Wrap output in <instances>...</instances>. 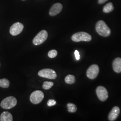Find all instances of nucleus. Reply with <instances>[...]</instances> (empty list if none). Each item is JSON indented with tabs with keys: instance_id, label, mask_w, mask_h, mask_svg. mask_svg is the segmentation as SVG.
<instances>
[{
	"instance_id": "nucleus-5",
	"label": "nucleus",
	"mask_w": 121,
	"mask_h": 121,
	"mask_svg": "<svg viewBox=\"0 0 121 121\" xmlns=\"http://www.w3.org/2000/svg\"><path fill=\"white\" fill-rule=\"evenodd\" d=\"M44 98L43 92L41 91L37 90L33 91L30 94V99L32 103L33 104H38L40 103Z\"/></svg>"
},
{
	"instance_id": "nucleus-7",
	"label": "nucleus",
	"mask_w": 121,
	"mask_h": 121,
	"mask_svg": "<svg viewBox=\"0 0 121 121\" xmlns=\"http://www.w3.org/2000/svg\"><path fill=\"white\" fill-rule=\"evenodd\" d=\"M99 73V67L96 64L91 65L86 71V76L89 79H94L97 77Z\"/></svg>"
},
{
	"instance_id": "nucleus-24",
	"label": "nucleus",
	"mask_w": 121,
	"mask_h": 121,
	"mask_svg": "<svg viewBox=\"0 0 121 121\" xmlns=\"http://www.w3.org/2000/svg\"></svg>"
},
{
	"instance_id": "nucleus-18",
	"label": "nucleus",
	"mask_w": 121,
	"mask_h": 121,
	"mask_svg": "<svg viewBox=\"0 0 121 121\" xmlns=\"http://www.w3.org/2000/svg\"><path fill=\"white\" fill-rule=\"evenodd\" d=\"M54 83L52 82L45 81L43 82L42 87L44 90H48L53 86Z\"/></svg>"
},
{
	"instance_id": "nucleus-9",
	"label": "nucleus",
	"mask_w": 121,
	"mask_h": 121,
	"mask_svg": "<svg viewBox=\"0 0 121 121\" xmlns=\"http://www.w3.org/2000/svg\"><path fill=\"white\" fill-rule=\"evenodd\" d=\"M23 25L19 22H16L13 24L10 28L9 32L13 36H16L21 33L23 29Z\"/></svg>"
},
{
	"instance_id": "nucleus-13",
	"label": "nucleus",
	"mask_w": 121,
	"mask_h": 121,
	"mask_svg": "<svg viewBox=\"0 0 121 121\" xmlns=\"http://www.w3.org/2000/svg\"><path fill=\"white\" fill-rule=\"evenodd\" d=\"M13 120L12 115L9 112H3L0 116V121H12Z\"/></svg>"
},
{
	"instance_id": "nucleus-14",
	"label": "nucleus",
	"mask_w": 121,
	"mask_h": 121,
	"mask_svg": "<svg viewBox=\"0 0 121 121\" xmlns=\"http://www.w3.org/2000/svg\"><path fill=\"white\" fill-rule=\"evenodd\" d=\"M114 9V7L112 3L110 2L105 5L103 8V12L105 13H108L112 12Z\"/></svg>"
},
{
	"instance_id": "nucleus-1",
	"label": "nucleus",
	"mask_w": 121,
	"mask_h": 121,
	"mask_svg": "<svg viewBox=\"0 0 121 121\" xmlns=\"http://www.w3.org/2000/svg\"><path fill=\"white\" fill-rule=\"evenodd\" d=\"M95 30L100 35L103 37H108L111 34L110 29L102 20L99 21L96 23Z\"/></svg>"
},
{
	"instance_id": "nucleus-3",
	"label": "nucleus",
	"mask_w": 121,
	"mask_h": 121,
	"mask_svg": "<svg viewBox=\"0 0 121 121\" xmlns=\"http://www.w3.org/2000/svg\"><path fill=\"white\" fill-rule=\"evenodd\" d=\"M91 35L85 32H78L74 34L71 37L72 40L74 42L86 41L89 42L91 40Z\"/></svg>"
},
{
	"instance_id": "nucleus-12",
	"label": "nucleus",
	"mask_w": 121,
	"mask_h": 121,
	"mask_svg": "<svg viewBox=\"0 0 121 121\" xmlns=\"http://www.w3.org/2000/svg\"><path fill=\"white\" fill-rule=\"evenodd\" d=\"M112 68L115 72L121 73V58L117 57L112 62Z\"/></svg>"
},
{
	"instance_id": "nucleus-11",
	"label": "nucleus",
	"mask_w": 121,
	"mask_h": 121,
	"mask_svg": "<svg viewBox=\"0 0 121 121\" xmlns=\"http://www.w3.org/2000/svg\"><path fill=\"white\" fill-rule=\"evenodd\" d=\"M120 112V108L118 106H114L113 107L111 111L109 113L108 119L109 121H115L118 117Z\"/></svg>"
},
{
	"instance_id": "nucleus-17",
	"label": "nucleus",
	"mask_w": 121,
	"mask_h": 121,
	"mask_svg": "<svg viewBox=\"0 0 121 121\" xmlns=\"http://www.w3.org/2000/svg\"><path fill=\"white\" fill-rule=\"evenodd\" d=\"M68 111L69 112H75L77 110L76 106L72 103H69L67 104Z\"/></svg>"
},
{
	"instance_id": "nucleus-10",
	"label": "nucleus",
	"mask_w": 121,
	"mask_h": 121,
	"mask_svg": "<svg viewBox=\"0 0 121 121\" xmlns=\"http://www.w3.org/2000/svg\"><path fill=\"white\" fill-rule=\"evenodd\" d=\"M62 9V4L59 3H56L52 5L51 9H50L49 13L50 16H54L60 13Z\"/></svg>"
},
{
	"instance_id": "nucleus-23",
	"label": "nucleus",
	"mask_w": 121,
	"mask_h": 121,
	"mask_svg": "<svg viewBox=\"0 0 121 121\" xmlns=\"http://www.w3.org/2000/svg\"></svg>"
},
{
	"instance_id": "nucleus-16",
	"label": "nucleus",
	"mask_w": 121,
	"mask_h": 121,
	"mask_svg": "<svg viewBox=\"0 0 121 121\" xmlns=\"http://www.w3.org/2000/svg\"><path fill=\"white\" fill-rule=\"evenodd\" d=\"M10 82L9 80L6 78L0 79V87L6 88L9 86Z\"/></svg>"
},
{
	"instance_id": "nucleus-19",
	"label": "nucleus",
	"mask_w": 121,
	"mask_h": 121,
	"mask_svg": "<svg viewBox=\"0 0 121 121\" xmlns=\"http://www.w3.org/2000/svg\"><path fill=\"white\" fill-rule=\"evenodd\" d=\"M57 55V52L56 50L53 49L49 51L48 52V56L51 58H53L55 57Z\"/></svg>"
},
{
	"instance_id": "nucleus-6",
	"label": "nucleus",
	"mask_w": 121,
	"mask_h": 121,
	"mask_svg": "<svg viewBox=\"0 0 121 121\" xmlns=\"http://www.w3.org/2000/svg\"><path fill=\"white\" fill-rule=\"evenodd\" d=\"M38 75L41 77L51 79H55L57 77L56 72L54 70L50 69H44L40 70L38 72Z\"/></svg>"
},
{
	"instance_id": "nucleus-20",
	"label": "nucleus",
	"mask_w": 121,
	"mask_h": 121,
	"mask_svg": "<svg viewBox=\"0 0 121 121\" xmlns=\"http://www.w3.org/2000/svg\"><path fill=\"white\" fill-rule=\"evenodd\" d=\"M56 101L53 99H49L47 102V105L49 107L54 106L56 104Z\"/></svg>"
},
{
	"instance_id": "nucleus-4",
	"label": "nucleus",
	"mask_w": 121,
	"mask_h": 121,
	"mask_svg": "<svg viewBox=\"0 0 121 121\" xmlns=\"http://www.w3.org/2000/svg\"><path fill=\"white\" fill-rule=\"evenodd\" d=\"M48 32L46 30H42L36 35L33 40V43L35 45H39L47 39L48 38Z\"/></svg>"
},
{
	"instance_id": "nucleus-21",
	"label": "nucleus",
	"mask_w": 121,
	"mask_h": 121,
	"mask_svg": "<svg viewBox=\"0 0 121 121\" xmlns=\"http://www.w3.org/2000/svg\"><path fill=\"white\" fill-rule=\"evenodd\" d=\"M74 55H75V56L76 59L77 60H79V59H80V55H79V52H78V51H77V50L75 51Z\"/></svg>"
},
{
	"instance_id": "nucleus-15",
	"label": "nucleus",
	"mask_w": 121,
	"mask_h": 121,
	"mask_svg": "<svg viewBox=\"0 0 121 121\" xmlns=\"http://www.w3.org/2000/svg\"><path fill=\"white\" fill-rule=\"evenodd\" d=\"M65 81L67 84H72L75 82V78L73 75L69 74L65 77Z\"/></svg>"
},
{
	"instance_id": "nucleus-2",
	"label": "nucleus",
	"mask_w": 121,
	"mask_h": 121,
	"mask_svg": "<svg viewBox=\"0 0 121 121\" xmlns=\"http://www.w3.org/2000/svg\"><path fill=\"white\" fill-rule=\"evenodd\" d=\"M17 104V100L16 98L10 96L4 98L0 103V106L4 109H11L14 107Z\"/></svg>"
},
{
	"instance_id": "nucleus-8",
	"label": "nucleus",
	"mask_w": 121,
	"mask_h": 121,
	"mask_svg": "<svg viewBox=\"0 0 121 121\" xmlns=\"http://www.w3.org/2000/svg\"><path fill=\"white\" fill-rule=\"evenodd\" d=\"M96 93L99 99L101 101H104L108 99V93L104 86H98L96 89Z\"/></svg>"
},
{
	"instance_id": "nucleus-22",
	"label": "nucleus",
	"mask_w": 121,
	"mask_h": 121,
	"mask_svg": "<svg viewBox=\"0 0 121 121\" xmlns=\"http://www.w3.org/2000/svg\"><path fill=\"white\" fill-rule=\"evenodd\" d=\"M107 0H98V2L99 4H104V3L106 2Z\"/></svg>"
}]
</instances>
